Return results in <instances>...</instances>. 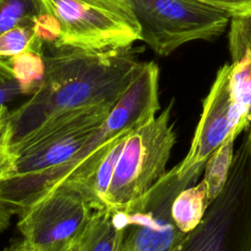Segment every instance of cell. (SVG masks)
I'll return each instance as SVG.
<instances>
[{
	"mask_svg": "<svg viewBox=\"0 0 251 251\" xmlns=\"http://www.w3.org/2000/svg\"><path fill=\"white\" fill-rule=\"evenodd\" d=\"M159 110V67L152 61L142 62L133 80L96 134L93 149L148 124L156 118Z\"/></svg>",
	"mask_w": 251,
	"mask_h": 251,
	"instance_id": "cell-10",
	"label": "cell"
},
{
	"mask_svg": "<svg viewBox=\"0 0 251 251\" xmlns=\"http://www.w3.org/2000/svg\"><path fill=\"white\" fill-rule=\"evenodd\" d=\"M231 65L225 64L217 73L203 102L201 116L186 156L175 166L178 176L203 168L210 155L232 133L239 135L251 125L247 108L229 82Z\"/></svg>",
	"mask_w": 251,
	"mask_h": 251,
	"instance_id": "cell-9",
	"label": "cell"
},
{
	"mask_svg": "<svg viewBox=\"0 0 251 251\" xmlns=\"http://www.w3.org/2000/svg\"><path fill=\"white\" fill-rule=\"evenodd\" d=\"M92 211L80 191L62 182L22 212L17 226L33 250L59 251L75 243Z\"/></svg>",
	"mask_w": 251,
	"mask_h": 251,
	"instance_id": "cell-8",
	"label": "cell"
},
{
	"mask_svg": "<svg viewBox=\"0 0 251 251\" xmlns=\"http://www.w3.org/2000/svg\"><path fill=\"white\" fill-rule=\"evenodd\" d=\"M41 13L56 18L61 35L56 44L84 50H111L141 40L129 0H37Z\"/></svg>",
	"mask_w": 251,
	"mask_h": 251,
	"instance_id": "cell-4",
	"label": "cell"
},
{
	"mask_svg": "<svg viewBox=\"0 0 251 251\" xmlns=\"http://www.w3.org/2000/svg\"><path fill=\"white\" fill-rule=\"evenodd\" d=\"M174 102L148 124L130 131L114 169L106 208L119 210L144 195L167 173L176 143L171 113Z\"/></svg>",
	"mask_w": 251,
	"mask_h": 251,
	"instance_id": "cell-5",
	"label": "cell"
},
{
	"mask_svg": "<svg viewBox=\"0 0 251 251\" xmlns=\"http://www.w3.org/2000/svg\"><path fill=\"white\" fill-rule=\"evenodd\" d=\"M225 11L230 17L251 13V0H198Z\"/></svg>",
	"mask_w": 251,
	"mask_h": 251,
	"instance_id": "cell-21",
	"label": "cell"
},
{
	"mask_svg": "<svg viewBox=\"0 0 251 251\" xmlns=\"http://www.w3.org/2000/svg\"><path fill=\"white\" fill-rule=\"evenodd\" d=\"M41 14L37 0H0V34L24 24H33Z\"/></svg>",
	"mask_w": 251,
	"mask_h": 251,
	"instance_id": "cell-15",
	"label": "cell"
},
{
	"mask_svg": "<svg viewBox=\"0 0 251 251\" xmlns=\"http://www.w3.org/2000/svg\"><path fill=\"white\" fill-rule=\"evenodd\" d=\"M11 217V212L0 203V233L9 226Z\"/></svg>",
	"mask_w": 251,
	"mask_h": 251,
	"instance_id": "cell-22",
	"label": "cell"
},
{
	"mask_svg": "<svg viewBox=\"0 0 251 251\" xmlns=\"http://www.w3.org/2000/svg\"><path fill=\"white\" fill-rule=\"evenodd\" d=\"M113 106H96L54 115L14 140L12 176L0 182V203L20 215L69 174L71 163L103 126Z\"/></svg>",
	"mask_w": 251,
	"mask_h": 251,
	"instance_id": "cell-2",
	"label": "cell"
},
{
	"mask_svg": "<svg viewBox=\"0 0 251 251\" xmlns=\"http://www.w3.org/2000/svg\"><path fill=\"white\" fill-rule=\"evenodd\" d=\"M132 46L111 50L45 44V75L33 93L11 110L14 140L62 112L114 106L142 62Z\"/></svg>",
	"mask_w": 251,
	"mask_h": 251,
	"instance_id": "cell-1",
	"label": "cell"
},
{
	"mask_svg": "<svg viewBox=\"0 0 251 251\" xmlns=\"http://www.w3.org/2000/svg\"><path fill=\"white\" fill-rule=\"evenodd\" d=\"M14 128L11 110L8 106L0 107V182L14 173L17 156L14 151Z\"/></svg>",
	"mask_w": 251,
	"mask_h": 251,
	"instance_id": "cell-16",
	"label": "cell"
},
{
	"mask_svg": "<svg viewBox=\"0 0 251 251\" xmlns=\"http://www.w3.org/2000/svg\"><path fill=\"white\" fill-rule=\"evenodd\" d=\"M34 43L39 45L57 43L61 35V25L56 18L41 13L33 20Z\"/></svg>",
	"mask_w": 251,
	"mask_h": 251,
	"instance_id": "cell-19",
	"label": "cell"
},
{
	"mask_svg": "<svg viewBox=\"0 0 251 251\" xmlns=\"http://www.w3.org/2000/svg\"><path fill=\"white\" fill-rule=\"evenodd\" d=\"M126 227L120 211L108 208L93 210L75 241V251H122Z\"/></svg>",
	"mask_w": 251,
	"mask_h": 251,
	"instance_id": "cell-11",
	"label": "cell"
},
{
	"mask_svg": "<svg viewBox=\"0 0 251 251\" xmlns=\"http://www.w3.org/2000/svg\"><path fill=\"white\" fill-rule=\"evenodd\" d=\"M30 247L24 241H15L7 246L3 251H29Z\"/></svg>",
	"mask_w": 251,
	"mask_h": 251,
	"instance_id": "cell-23",
	"label": "cell"
},
{
	"mask_svg": "<svg viewBox=\"0 0 251 251\" xmlns=\"http://www.w3.org/2000/svg\"><path fill=\"white\" fill-rule=\"evenodd\" d=\"M141 40L159 56L186 42L221 35L230 22L223 10L198 0H129Z\"/></svg>",
	"mask_w": 251,
	"mask_h": 251,
	"instance_id": "cell-6",
	"label": "cell"
},
{
	"mask_svg": "<svg viewBox=\"0 0 251 251\" xmlns=\"http://www.w3.org/2000/svg\"><path fill=\"white\" fill-rule=\"evenodd\" d=\"M12 74L27 97L44 78L46 65L43 53L32 49L23 51L7 60Z\"/></svg>",
	"mask_w": 251,
	"mask_h": 251,
	"instance_id": "cell-14",
	"label": "cell"
},
{
	"mask_svg": "<svg viewBox=\"0 0 251 251\" xmlns=\"http://www.w3.org/2000/svg\"><path fill=\"white\" fill-rule=\"evenodd\" d=\"M238 135L230 134L207 159L204 166V181L208 187L210 203L223 189L234 156V140Z\"/></svg>",
	"mask_w": 251,
	"mask_h": 251,
	"instance_id": "cell-13",
	"label": "cell"
},
{
	"mask_svg": "<svg viewBox=\"0 0 251 251\" xmlns=\"http://www.w3.org/2000/svg\"><path fill=\"white\" fill-rule=\"evenodd\" d=\"M210 204L208 187L202 178L177 193L171 206L172 219L181 232L187 233L200 224Z\"/></svg>",
	"mask_w": 251,
	"mask_h": 251,
	"instance_id": "cell-12",
	"label": "cell"
},
{
	"mask_svg": "<svg viewBox=\"0 0 251 251\" xmlns=\"http://www.w3.org/2000/svg\"><path fill=\"white\" fill-rule=\"evenodd\" d=\"M228 31V50L232 63L245 54H251V13L230 18Z\"/></svg>",
	"mask_w": 251,
	"mask_h": 251,
	"instance_id": "cell-18",
	"label": "cell"
},
{
	"mask_svg": "<svg viewBox=\"0 0 251 251\" xmlns=\"http://www.w3.org/2000/svg\"><path fill=\"white\" fill-rule=\"evenodd\" d=\"M33 24L19 25L0 34V61L25 51L33 50Z\"/></svg>",
	"mask_w": 251,
	"mask_h": 251,
	"instance_id": "cell-17",
	"label": "cell"
},
{
	"mask_svg": "<svg viewBox=\"0 0 251 251\" xmlns=\"http://www.w3.org/2000/svg\"><path fill=\"white\" fill-rule=\"evenodd\" d=\"M170 251H251V125L200 224Z\"/></svg>",
	"mask_w": 251,
	"mask_h": 251,
	"instance_id": "cell-3",
	"label": "cell"
},
{
	"mask_svg": "<svg viewBox=\"0 0 251 251\" xmlns=\"http://www.w3.org/2000/svg\"><path fill=\"white\" fill-rule=\"evenodd\" d=\"M203 170L194 169L180 177L174 167L144 195L116 210L123 214L126 226L122 251H170L185 234L172 219V203Z\"/></svg>",
	"mask_w": 251,
	"mask_h": 251,
	"instance_id": "cell-7",
	"label": "cell"
},
{
	"mask_svg": "<svg viewBox=\"0 0 251 251\" xmlns=\"http://www.w3.org/2000/svg\"><path fill=\"white\" fill-rule=\"evenodd\" d=\"M74 244H75V243H73V244H71V245H69V246H67V247H65V248H63V249H61V250H59V251H75ZM29 251H35V250H33L32 248H30Z\"/></svg>",
	"mask_w": 251,
	"mask_h": 251,
	"instance_id": "cell-24",
	"label": "cell"
},
{
	"mask_svg": "<svg viewBox=\"0 0 251 251\" xmlns=\"http://www.w3.org/2000/svg\"><path fill=\"white\" fill-rule=\"evenodd\" d=\"M23 96L25 95L14 77L7 60L0 61V107L8 106Z\"/></svg>",
	"mask_w": 251,
	"mask_h": 251,
	"instance_id": "cell-20",
	"label": "cell"
}]
</instances>
